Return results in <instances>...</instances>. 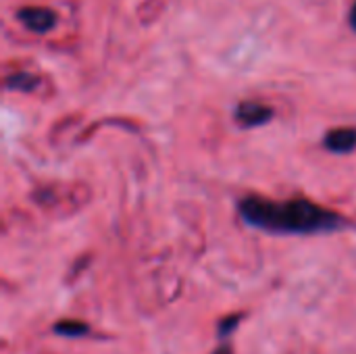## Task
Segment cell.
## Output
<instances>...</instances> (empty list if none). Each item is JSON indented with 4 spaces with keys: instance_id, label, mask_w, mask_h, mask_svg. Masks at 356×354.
Listing matches in <instances>:
<instances>
[{
    "instance_id": "cell-1",
    "label": "cell",
    "mask_w": 356,
    "mask_h": 354,
    "mask_svg": "<svg viewBox=\"0 0 356 354\" xmlns=\"http://www.w3.org/2000/svg\"><path fill=\"white\" fill-rule=\"evenodd\" d=\"M238 211L250 227L269 234H325L346 227L342 215L305 198L275 202L246 196L238 202Z\"/></svg>"
},
{
    "instance_id": "cell-2",
    "label": "cell",
    "mask_w": 356,
    "mask_h": 354,
    "mask_svg": "<svg viewBox=\"0 0 356 354\" xmlns=\"http://www.w3.org/2000/svg\"><path fill=\"white\" fill-rule=\"evenodd\" d=\"M234 115L242 127H259V125H265L267 121H271L273 108L267 104L254 102V100H244L236 106Z\"/></svg>"
},
{
    "instance_id": "cell-3",
    "label": "cell",
    "mask_w": 356,
    "mask_h": 354,
    "mask_svg": "<svg viewBox=\"0 0 356 354\" xmlns=\"http://www.w3.org/2000/svg\"><path fill=\"white\" fill-rule=\"evenodd\" d=\"M19 19L21 23L35 31V33H44L48 29H52V25L56 23V15L54 10L50 8H44V6H27V8H21L19 10Z\"/></svg>"
},
{
    "instance_id": "cell-4",
    "label": "cell",
    "mask_w": 356,
    "mask_h": 354,
    "mask_svg": "<svg viewBox=\"0 0 356 354\" xmlns=\"http://www.w3.org/2000/svg\"><path fill=\"white\" fill-rule=\"evenodd\" d=\"M325 148L330 152H336V154H348L356 148V129L355 127H338V129H332L325 140H323Z\"/></svg>"
},
{
    "instance_id": "cell-5",
    "label": "cell",
    "mask_w": 356,
    "mask_h": 354,
    "mask_svg": "<svg viewBox=\"0 0 356 354\" xmlns=\"http://www.w3.org/2000/svg\"><path fill=\"white\" fill-rule=\"evenodd\" d=\"M52 330H54V334L65 336V338H81V336H86V334L90 332V328H88L86 323H81V321H71V319L58 321Z\"/></svg>"
},
{
    "instance_id": "cell-6",
    "label": "cell",
    "mask_w": 356,
    "mask_h": 354,
    "mask_svg": "<svg viewBox=\"0 0 356 354\" xmlns=\"http://www.w3.org/2000/svg\"><path fill=\"white\" fill-rule=\"evenodd\" d=\"M6 86L10 90H21V92H31L38 86V77L29 73H15L6 79Z\"/></svg>"
},
{
    "instance_id": "cell-7",
    "label": "cell",
    "mask_w": 356,
    "mask_h": 354,
    "mask_svg": "<svg viewBox=\"0 0 356 354\" xmlns=\"http://www.w3.org/2000/svg\"><path fill=\"white\" fill-rule=\"evenodd\" d=\"M240 315H234V317H225L219 325H217V334H219V338H229L232 336V332L240 325Z\"/></svg>"
},
{
    "instance_id": "cell-8",
    "label": "cell",
    "mask_w": 356,
    "mask_h": 354,
    "mask_svg": "<svg viewBox=\"0 0 356 354\" xmlns=\"http://www.w3.org/2000/svg\"><path fill=\"white\" fill-rule=\"evenodd\" d=\"M350 25H353V29L356 31V2L355 6H353V10H350Z\"/></svg>"
},
{
    "instance_id": "cell-9",
    "label": "cell",
    "mask_w": 356,
    "mask_h": 354,
    "mask_svg": "<svg viewBox=\"0 0 356 354\" xmlns=\"http://www.w3.org/2000/svg\"><path fill=\"white\" fill-rule=\"evenodd\" d=\"M215 354H232V348L229 346H221V348H217Z\"/></svg>"
}]
</instances>
